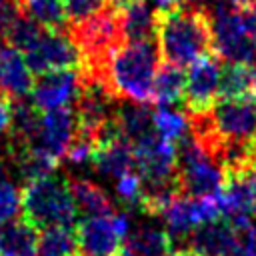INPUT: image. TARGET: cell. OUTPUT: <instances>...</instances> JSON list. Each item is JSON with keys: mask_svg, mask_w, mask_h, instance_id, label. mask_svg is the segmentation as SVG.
<instances>
[{"mask_svg": "<svg viewBox=\"0 0 256 256\" xmlns=\"http://www.w3.org/2000/svg\"><path fill=\"white\" fill-rule=\"evenodd\" d=\"M94 168L110 178H118L126 172H132L136 168V152L134 146L120 134L116 120L114 124L104 130V134L98 138L94 146V156H92Z\"/></svg>", "mask_w": 256, "mask_h": 256, "instance_id": "cell-13", "label": "cell"}, {"mask_svg": "<svg viewBox=\"0 0 256 256\" xmlns=\"http://www.w3.org/2000/svg\"><path fill=\"white\" fill-rule=\"evenodd\" d=\"M176 166L178 186L186 196H212L224 186V168L202 150L190 132L176 142Z\"/></svg>", "mask_w": 256, "mask_h": 256, "instance_id": "cell-7", "label": "cell"}, {"mask_svg": "<svg viewBox=\"0 0 256 256\" xmlns=\"http://www.w3.org/2000/svg\"><path fill=\"white\" fill-rule=\"evenodd\" d=\"M226 2H230V4L236 6V8H246V6H250V4H256V0H226Z\"/></svg>", "mask_w": 256, "mask_h": 256, "instance_id": "cell-34", "label": "cell"}, {"mask_svg": "<svg viewBox=\"0 0 256 256\" xmlns=\"http://www.w3.org/2000/svg\"><path fill=\"white\" fill-rule=\"evenodd\" d=\"M64 4H66L68 20L72 24L90 18L92 14H96L104 8V0H64Z\"/></svg>", "mask_w": 256, "mask_h": 256, "instance_id": "cell-28", "label": "cell"}, {"mask_svg": "<svg viewBox=\"0 0 256 256\" xmlns=\"http://www.w3.org/2000/svg\"><path fill=\"white\" fill-rule=\"evenodd\" d=\"M122 34L126 42H146L154 40L158 32V10L148 0H132L128 6L118 10Z\"/></svg>", "mask_w": 256, "mask_h": 256, "instance_id": "cell-15", "label": "cell"}, {"mask_svg": "<svg viewBox=\"0 0 256 256\" xmlns=\"http://www.w3.org/2000/svg\"><path fill=\"white\" fill-rule=\"evenodd\" d=\"M78 122L76 112L72 108H58V110H44L38 116V126L34 138L28 142V146H34L48 156L60 160L72 140L76 138Z\"/></svg>", "mask_w": 256, "mask_h": 256, "instance_id": "cell-11", "label": "cell"}, {"mask_svg": "<svg viewBox=\"0 0 256 256\" xmlns=\"http://www.w3.org/2000/svg\"><path fill=\"white\" fill-rule=\"evenodd\" d=\"M40 256H80L76 228L52 226L40 234Z\"/></svg>", "mask_w": 256, "mask_h": 256, "instance_id": "cell-23", "label": "cell"}, {"mask_svg": "<svg viewBox=\"0 0 256 256\" xmlns=\"http://www.w3.org/2000/svg\"><path fill=\"white\" fill-rule=\"evenodd\" d=\"M82 84L84 78L80 70H58L42 74L32 86V104L40 112L70 108L74 102H78Z\"/></svg>", "mask_w": 256, "mask_h": 256, "instance_id": "cell-12", "label": "cell"}, {"mask_svg": "<svg viewBox=\"0 0 256 256\" xmlns=\"http://www.w3.org/2000/svg\"><path fill=\"white\" fill-rule=\"evenodd\" d=\"M78 208L70 190V182L48 174L28 180L22 188V218L38 230L52 226H72Z\"/></svg>", "mask_w": 256, "mask_h": 256, "instance_id": "cell-5", "label": "cell"}, {"mask_svg": "<svg viewBox=\"0 0 256 256\" xmlns=\"http://www.w3.org/2000/svg\"><path fill=\"white\" fill-rule=\"evenodd\" d=\"M0 256H40V230L26 218L0 228Z\"/></svg>", "mask_w": 256, "mask_h": 256, "instance_id": "cell-16", "label": "cell"}, {"mask_svg": "<svg viewBox=\"0 0 256 256\" xmlns=\"http://www.w3.org/2000/svg\"><path fill=\"white\" fill-rule=\"evenodd\" d=\"M212 132L220 150L226 144H256V104L252 98H220L208 110Z\"/></svg>", "mask_w": 256, "mask_h": 256, "instance_id": "cell-8", "label": "cell"}, {"mask_svg": "<svg viewBox=\"0 0 256 256\" xmlns=\"http://www.w3.org/2000/svg\"><path fill=\"white\" fill-rule=\"evenodd\" d=\"M166 256H186V254H184V250H182V248H176V250H172V252H168Z\"/></svg>", "mask_w": 256, "mask_h": 256, "instance_id": "cell-36", "label": "cell"}, {"mask_svg": "<svg viewBox=\"0 0 256 256\" xmlns=\"http://www.w3.org/2000/svg\"><path fill=\"white\" fill-rule=\"evenodd\" d=\"M94 146L96 142L88 136H82V134H76V138L72 140V144L68 146L66 150V160L74 166H84L88 162H92V156H94Z\"/></svg>", "mask_w": 256, "mask_h": 256, "instance_id": "cell-27", "label": "cell"}, {"mask_svg": "<svg viewBox=\"0 0 256 256\" xmlns=\"http://www.w3.org/2000/svg\"><path fill=\"white\" fill-rule=\"evenodd\" d=\"M124 246L138 256H166L174 250L168 232L156 226H138L128 234Z\"/></svg>", "mask_w": 256, "mask_h": 256, "instance_id": "cell-22", "label": "cell"}, {"mask_svg": "<svg viewBox=\"0 0 256 256\" xmlns=\"http://www.w3.org/2000/svg\"><path fill=\"white\" fill-rule=\"evenodd\" d=\"M118 256H138V254H134L130 248H126V246H122V250H120V254Z\"/></svg>", "mask_w": 256, "mask_h": 256, "instance_id": "cell-35", "label": "cell"}, {"mask_svg": "<svg viewBox=\"0 0 256 256\" xmlns=\"http://www.w3.org/2000/svg\"><path fill=\"white\" fill-rule=\"evenodd\" d=\"M12 122H14V104L10 98L0 96V134L10 130Z\"/></svg>", "mask_w": 256, "mask_h": 256, "instance_id": "cell-30", "label": "cell"}, {"mask_svg": "<svg viewBox=\"0 0 256 256\" xmlns=\"http://www.w3.org/2000/svg\"><path fill=\"white\" fill-rule=\"evenodd\" d=\"M184 86H186V72L180 66L164 62L158 66L156 80H154V102L158 106H174L176 102L184 100Z\"/></svg>", "mask_w": 256, "mask_h": 256, "instance_id": "cell-21", "label": "cell"}, {"mask_svg": "<svg viewBox=\"0 0 256 256\" xmlns=\"http://www.w3.org/2000/svg\"><path fill=\"white\" fill-rule=\"evenodd\" d=\"M130 234V220L122 212L86 216L76 224V240L84 256H118Z\"/></svg>", "mask_w": 256, "mask_h": 256, "instance_id": "cell-9", "label": "cell"}, {"mask_svg": "<svg viewBox=\"0 0 256 256\" xmlns=\"http://www.w3.org/2000/svg\"><path fill=\"white\" fill-rule=\"evenodd\" d=\"M72 40L82 56V76L104 84V72L110 56L126 42L118 10L102 8L90 18L76 22L72 28Z\"/></svg>", "mask_w": 256, "mask_h": 256, "instance_id": "cell-4", "label": "cell"}, {"mask_svg": "<svg viewBox=\"0 0 256 256\" xmlns=\"http://www.w3.org/2000/svg\"><path fill=\"white\" fill-rule=\"evenodd\" d=\"M116 194L124 204L132 206V208H140L142 196H144V186H142L140 174L132 170V172L118 176L116 178Z\"/></svg>", "mask_w": 256, "mask_h": 256, "instance_id": "cell-26", "label": "cell"}, {"mask_svg": "<svg viewBox=\"0 0 256 256\" xmlns=\"http://www.w3.org/2000/svg\"><path fill=\"white\" fill-rule=\"evenodd\" d=\"M158 50L164 62L174 66H192L206 54H212V32L204 10L178 8L158 18Z\"/></svg>", "mask_w": 256, "mask_h": 256, "instance_id": "cell-3", "label": "cell"}, {"mask_svg": "<svg viewBox=\"0 0 256 256\" xmlns=\"http://www.w3.org/2000/svg\"><path fill=\"white\" fill-rule=\"evenodd\" d=\"M240 12H242V20H244L248 32L256 40V4H250L246 8H240Z\"/></svg>", "mask_w": 256, "mask_h": 256, "instance_id": "cell-31", "label": "cell"}, {"mask_svg": "<svg viewBox=\"0 0 256 256\" xmlns=\"http://www.w3.org/2000/svg\"><path fill=\"white\" fill-rule=\"evenodd\" d=\"M158 52L154 40L124 42L106 64L104 86L120 100L148 104L154 100Z\"/></svg>", "mask_w": 256, "mask_h": 256, "instance_id": "cell-1", "label": "cell"}, {"mask_svg": "<svg viewBox=\"0 0 256 256\" xmlns=\"http://www.w3.org/2000/svg\"><path fill=\"white\" fill-rule=\"evenodd\" d=\"M204 12L212 32L214 54L228 60V64H256V40L248 32L240 8L216 0Z\"/></svg>", "mask_w": 256, "mask_h": 256, "instance_id": "cell-6", "label": "cell"}, {"mask_svg": "<svg viewBox=\"0 0 256 256\" xmlns=\"http://www.w3.org/2000/svg\"><path fill=\"white\" fill-rule=\"evenodd\" d=\"M216 0H182V6L186 8H196V10H206L210 4H214Z\"/></svg>", "mask_w": 256, "mask_h": 256, "instance_id": "cell-32", "label": "cell"}, {"mask_svg": "<svg viewBox=\"0 0 256 256\" xmlns=\"http://www.w3.org/2000/svg\"><path fill=\"white\" fill-rule=\"evenodd\" d=\"M252 168H254V172H256V152H254V162H252Z\"/></svg>", "mask_w": 256, "mask_h": 256, "instance_id": "cell-38", "label": "cell"}, {"mask_svg": "<svg viewBox=\"0 0 256 256\" xmlns=\"http://www.w3.org/2000/svg\"><path fill=\"white\" fill-rule=\"evenodd\" d=\"M240 256H256V250H250V252H244V254H240Z\"/></svg>", "mask_w": 256, "mask_h": 256, "instance_id": "cell-37", "label": "cell"}, {"mask_svg": "<svg viewBox=\"0 0 256 256\" xmlns=\"http://www.w3.org/2000/svg\"><path fill=\"white\" fill-rule=\"evenodd\" d=\"M132 0H108V4H110V8H114V10H122L124 6H128Z\"/></svg>", "mask_w": 256, "mask_h": 256, "instance_id": "cell-33", "label": "cell"}, {"mask_svg": "<svg viewBox=\"0 0 256 256\" xmlns=\"http://www.w3.org/2000/svg\"><path fill=\"white\" fill-rule=\"evenodd\" d=\"M154 126H156V132L164 140L174 142V144L190 132L188 116L182 110L172 108V106H158L154 110Z\"/></svg>", "mask_w": 256, "mask_h": 256, "instance_id": "cell-24", "label": "cell"}, {"mask_svg": "<svg viewBox=\"0 0 256 256\" xmlns=\"http://www.w3.org/2000/svg\"><path fill=\"white\" fill-rule=\"evenodd\" d=\"M220 98H256V64H228L222 68Z\"/></svg>", "mask_w": 256, "mask_h": 256, "instance_id": "cell-18", "label": "cell"}, {"mask_svg": "<svg viewBox=\"0 0 256 256\" xmlns=\"http://www.w3.org/2000/svg\"><path fill=\"white\" fill-rule=\"evenodd\" d=\"M6 40L24 52L36 76L58 70H82L80 50L70 36L58 30H46L22 12L12 24Z\"/></svg>", "mask_w": 256, "mask_h": 256, "instance_id": "cell-2", "label": "cell"}, {"mask_svg": "<svg viewBox=\"0 0 256 256\" xmlns=\"http://www.w3.org/2000/svg\"><path fill=\"white\" fill-rule=\"evenodd\" d=\"M22 212V190L0 170V228L10 224Z\"/></svg>", "mask_w": 256, "mask_h": 256, "instance_id": "cell-25", "label": "cell"}, {"mask_svg": "<svg viewBox=\"0 0 256 256\" xmlns=\"http://www.w3.org/2000/svg\"><path fill=\"white\" fill-rule=\"evenodd\" d=\"M18 6L24 16L46 30L62 32L66 22H70L64 0H18Z\"/></svg>", "mask_w": 256, "mask_h": 256, "instance_id": "cell-20", "label": "cell"}, {"mask_svg": "<svg viewBox=\"0 0 256 256\" xmlns=\"http://www.w3.org/2000/svg\"><path fill=\"white\" fill-rule=\"evenodd\" d=\"M34 78L26 56L14 44L0 42V94L6 98L22 100L32 92Z\"/></svg>", "mask_w": 256, "mask_h": 256, "instance_id": "cell-14", "label": "cell"}, {"mask_svg": "<svg viewBox=\"0 0 256 256\" xmlns=\"http://www.w3.org/2000/svg\"><path fill=\"white\" fill-rule=\"evenodd\" d=\"M116 126L132 146L158 134L154 126V110H150L148 104L138 102L122 104L116 110Z\"/></svg>", "mask_w": 256, "mask_h": 256, "instance_id": "cell-17", "label": "cell"}, {"mask_svg": "<svg viewBox=\"0 0 256 256\" xmlns=\"http://www.w3.org/2000/svg\"><path fill=\"white\" fill-rule=\"evenodd\" d=\"M20 16L18 0H0V38H8V32Z\"/></svg>", "mask_w": 256, "mask_h": 256, "instance_id": "cell-29", "label": "cell"}, {"mask_svg": "<svg viewBox=\"0 0 256 256\" xmlns=\"http://www.w3.org/2000/svg\"><path fill=\"white\" fill-rule=\"evenodd\" d=\"M70 190H72L78 212H84L86 216H102L112 212L110 196L92 180L74 178L70 180Z\"/></svg>", "mask_w": 256, "mask_h": 256, "instance_id": "cell-19", "label": "cell"}, {"mask_svg": "<svg viewBox=\"0 0 256 256\" xmlns=\"http://www.w3.org/2000/svg\"><path fill=\"white\" fill-rule=\"evenodd\" d=\"M220 78L222 64L214 52L202 56L190 66L184 86V102L190 114L206 112L216 104V98L220 96Z\"/></svg>", "mask_w": 256, "mask_h": 256, "instance_id": "cell-10", "label": "cell"}]
</instances>
